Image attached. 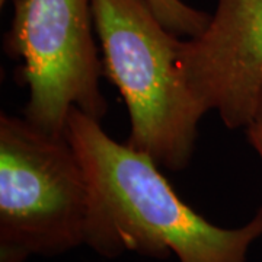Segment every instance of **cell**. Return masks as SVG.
I'll use <instances>...</instances> for the list:
<instances>
[{
    "instance_id": "7a4b0ae2",
    "label": "cell",
    "mask_w": 262,
    "mask_h": 262,
    "mask_svg": "<svg viewBox=\"0 0 262 262\" xmlns=\"http://www.w3.org/2000/svg\"><path fill=\"white\" fill-rule=\"evenodd\" d=\"M103 75L127 105V146L159 168L179 172L195 151L206 115L179 66L182 39L168 29L146 0H92Z\"/></svg>"
},
{
    "instance_id": "6da1fadb",
    "label": "cell",
    "mask_w": 262,
    "mask_h": 262,
    "mask_svg": "<svg viewBox=\"0 0 262 262\" xmlns=\"http://www.w3.org/2000/svg\"><path fill=\"white\" fill-rule=\"evenodd\" d=\"M66 137L91 185L86 246L114 259L133 252L178 262H248L262 237V207L241 227L226 229L187 206L153 160L110 137L101 121L72 108Z\"/></svg>"
},
{
    "instance_id": "52a82bcc",
    "label": "cell",
    "mask_w": 262,
    "mask_h": 262,
    "mask_svg": "<svg viewBox=\"0 0 262 262\" xmlns=\"http://www.w3.org/2000/svg\"><path fill=\"white\" fill-rule=\"evenodd\" d=\"M248 140L251 143L255 151L258 153V156L262 160V94L259 101L256 103L255 113H253L251 121L248 122V125L245 127Z\"/></svg>"
},
{
    "instance_id": "277c9868",
    "label": "cell",
    "mask_w": 262,
    "mask_h": 262,
    "mask_svg": "<svg viewBox=\"0 0 262 262\" xmlns=\"http://www.w3.org/2000/svg\"><path fill=\"white\" fill-rule=\"evenodd\" d=\"M94 31L92 0H13L5 53L22 63L18 76L29 94L24 114L39 128L64 134L72 108L105 117Z\"/></svg>"
},
{
    "instance_id": "3957f363",
    "label": "cell",
    "mask_w": 262,
    "mask_h": 262,
    "mask_svg": "<svg viewBox=\"0 0 262 262\" xmlns=\"http://www.w3.org/2000/svg\"><path fill=\"white\" fill-rule=\"evenodd\" d=\"M91 185L66 134L0 115V262L86 245Z\"/></svg>"
},
{
    "instance_id": "5b68a950",
    "label": "cell",
    "mask_w": 262,
    "mask_h": 262,
    "mask_svg": "<svg viewBox=\"0 0 262 262\" xmlns=\"http://www.w3.org/2000/svg\"><path fill=\"white\" fill-rule=\"evenodd\" d=\"M179 66L206 114L245 128L262 94V0H219L203 34L182 39Z\"/></svg>"
},
{
    "instance_id": "8992f818",
    "label": "cell",
    "mask_w": 262,
    "mask_h": 262,
    "mask_svg": "<svg viewBox=\"0 0 262 262\" xmlns=\"http://www.w3.org/2000/svg\"><path fill=\"white\" fill-rule=\"evenodd\" d=\"M160 22L178 35L195 38L210 24L211 15L194 9L182 0H146Z\"/></svg>"
},
{
    "instance_id": "ba28073f",
    "label": "cell",
    "mask_w": 262,
    "mask_h": 262,
    "mask_svg": "<svg viewBox=\"0 0 262 262\" xmlns=\"http://www.w3.org/2000/svg\"><path fill=\"white\" fill-rule=\"evenodd\" d=\"M5 3H6V0H0V5H2V6H3Z\"/></svg>"
}]
</instances>
